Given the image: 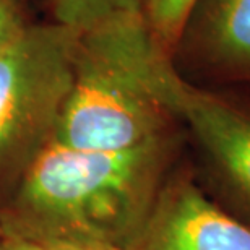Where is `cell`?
I'll return each mask as SVG.
<instances>
[{"label":"cell","instance_id":"obj_1","mask_svg":"<svg viewBox=\"0 0 250 250\" xmlns=\"http://www.w3.org/2000/svg\"><path fill=\"white\" fill-rule=\"evenodd\" d=\"M184 127L119 151L80 149L51 140L23 174L20 224L26 237L72 236L127 249L143 226Z\"/></svg>","mask_w":250,"mask_h":250},{"label":"cell","instance_id":"obj_2","mask_svg":"<svg viewBox=\"0 0 250 250\" xmlns=\"http://www.w3.org/2000/svg\"><path fill=\"white\" fill-rule=\"evenodd\" d=\"M161 54L143 13L119 15L80 31L72 88L52 140L119 151L182 127L151 83Z\"/></svg>","mask_w":250,"mask_h":250},{"label":"cell","instance_id":"obj_3","mask_svg":"<svg viewBox=\"0 0 250 250\" xmlns=\"http://www.w3.org/2000/svg\"><path fill=\"white\" fill-rule=\"evenodd\" d=\"M78 33L52 20L34 21L0 54V174L26 169L56 135Z\"/></svg>","mask_w":250,"mask_h":250},{"label":"cell","instance_id":"obj_4","mask_svg":"<svg viewBox=\"0 0 250 250\" xmlns=\"http://www.w3.org/2000/svg\"><path fill=\"white\" fill-rule=\"evenodd\" d=\"M151 83L184 130L232 214L250 226V88H203L186 82L159 56Z\"/></svg>","mask_w":250,"mask_h":250},{"label":"cell","instance_id":"obj_5","mask_svg":"<svg viewBox=\"0 0 250 250\" xmlns=\"http://www.w3.org/2000/svg\"><path fill=\"white\" fill-rule=\"evenodd\" d=\"M171 62L197 86L250 88V0H197Z\"/></svg>","mask_w":250,"mask_h":250},{"label":"cell","instance_id":"obj_6","mask_svg":"<svg viewBox=\"0 0 250 250\" xmlns=\"http://www.w3.org/2000/svg\"><path fill=\"white\" fill-rule=\"evenodd\" d=\"M128 250H250V226L177 176L163 184Z\"/></svg>","mask_w":250,"mask_h":250},{"label":"cell","instance_id":"obj_7","mask_svg":"<svg viewBox=\"0 0 250 250\" xmlns=\"http://www.w3.org/2000/svg\"><path fill=\"white\" fill-rule=\"evenodd\" d=\"M143 0H47L51 20L83 31L104 20L127 13H143Z\"/></svg>","mask_w":250,"mask_h":250},{"label":"cell","instance_id":"obj_8","mask_svg":"<svg viewBox=\"0 0 250 250\" xmlns=\"http://www.w3.org/2000/svg\"><path fill=\"white\" fill-rule=\"evenodd\" d=\"M197 0H143L142 12L159 49L171 59L182 23Z\"/></svg>","mask_w":250,"mask_h":250},{"label":"cell","instance_id":"obj_9","mask_svg":"<svg viewBox=\"0 0 250 250\" xmlns=\"http://www.w3.org/2000/svg\"><path fill=\"white\" fill-rule=\"evenodd\" d=\"M34 23L29 0H0V54Z\"/></svg>","mask_w":250,"mask_h":250},{"label":"cell","instance_id":"obj_10","mask_svg":"<svg viewBox=\"0 0 250 250\" xmlns=\"http://www.w3.org/2000/svg\"><path fill=\"white\" fill-rule=\"evenodd\" d=\"M29 239L41 244L44 250H127L107 242L93 241V239H83V237H72V236H41V237H29Z\"/></svg>","mask_w":250,"mask_h":250},{"label":"cell","instance_id":"obj_11","mask_svg":"<svg viewBox=\"0 0 250 250\" xmlns=\"http://www.w3.org/2000/svg\"><path fill=\"white\" fill-rule=\"evenodd\" d=\"M0 250H44V247L29 237L8 234L3 241H0Z\"/></svg>","mask_w":250,"mask_h":250},{"label":"cell","instance_id":"obj_12","mask_svg":"<svg viewBox=\"0 0 250 250\" xmlns=\"http://www.w3.org/2000/svg\"><path fill=\"white\" fill-rule=\"evenodd\" d=\"M29 2H31V3L34 5V3H36V2H42V0H29ZM46 2H47V0H46Z\"/></svg>","mask_w":250,"mask_h":250},{"label":"cell","instance_id":"obj_13","mask_svg":"<svg viewBox=\"0 0 250 250\" xmlns=\"http://www.w3.org/2000/svg\"><path fill=\"white\" fill-rule=\"evenodd\" d=\"M3 236V231H2V226H0V237Z\"/></svg>","mask_w":250,"mask_h":250}]
</instances>
